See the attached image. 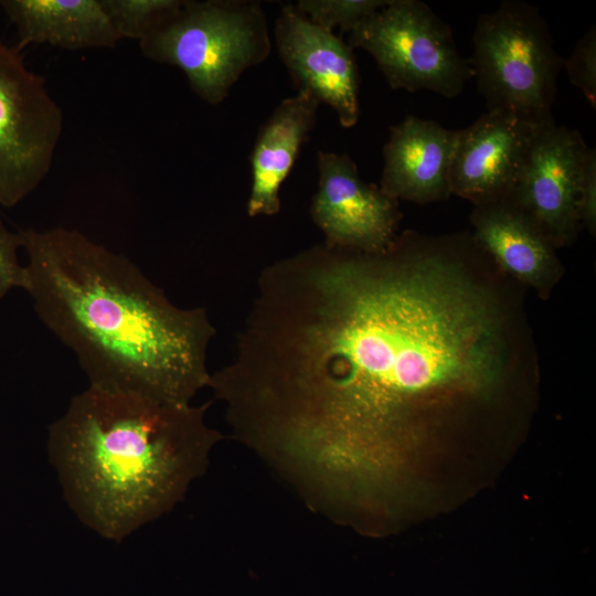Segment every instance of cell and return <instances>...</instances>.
Masks as SVG:
<instances>
[{"label": "cell", "mask_w": 596, "mask_h": 596, "mask_svg": "<svg viewBox=\"0 0 596 596\" xmlns=\"http://www.w3.org/2000/svg\"><path fill=\"white\" fill-rule=\"evenodd\" d=\"M579 225L595 233L596 225V151L588 148L579 189Z\"/></svg>", "instance_id": "20"}, {"label": "cell", "mask_w": 596, "mask_h": 596, "mask_svg": "<svg viewBox=\"0 0 596 596\" xmlns=\"http://www.w3.org/2000/svg\"><path fill=\"white\" fill-rule=\"evenodd\" d=\"M20 248V232L10 231L0 220V301L11 289L24 288L25 267L18 258Z\"/></svg>", "instance_id": "19"}, {"label": "cell", "mask_w": 596, "mask_h": 596, "mask_svg": "<svg viewBox=\"0 0 596 596\" xmlns=\"http://www.w3.org/2000/svg\"><path fill=\"white\" fill-rule=\"evenodd\" d=\"M210 405L94 385L76 394L49 426L47 455L77 519L119 543L170 512L223 438L206 422Z\"/></svg>", "instance_id": "3"}, {"label": "cell", "mask_w": 596, "mask_h": 596, "mask_svg": "<svg viewBox=\"0 0 596 596\" xmlns=\"http://www.w3.org/2000/svg\"><path fill=\"white\" fill-rule=\"evenodd\" d=\"M471 222L473 241L501 269L538 288L555 278L556 246L510 199L475 206Z\"/></svg>", "instance_id": "14"}, {"label": "cell", "mask_w": 596, "mask_h": 596, "mask_svg": "<svg viewBox=\"0 0 596 596\" xmlns=\"http://www.w3.org/2000/svg\"><path fill=\"white\" fill-rule=\"evenodd\" d=\"M123 39L141 41L171 18L183 0H100Z\"/></svg>", "instance_id": "16"}, {"label": "cell", "mask_w": 596, "mask_h": 596, "mask_svg": "<svg viewBox=\"0 0 596 596\" xmlns=\"http://www.w3.org/2000/svg\"><path fill=\"white\" fill-rule=\"evenodd\" d=\"M588 147L576 129L556 123L536 129L509 198L555 246L579 228V189Z\"/></svg>", "instance_id": "8"}, {"label": "cell", "mask_w": 596, "mask_h": 596, "mask_svg": "<svg viewBox=\"0 0 596 596\" xmlns=\"http://www.w3.org/2000/svg\"><path fill=\"white\" fill-rule=\"evenodd\" d=\"M472 46L468 62L489 111L535 126L555 123L552 107L564 58L536 7L502 1L478 18Z\"/></svg>", "instance_id": "5"}, {"label": "cell", "mask_w": 596, "mask_h": 596, "mask_svg": "<svg viewBox=\"0 0 596 596\" xmlns=\"http://www.w3.org/2000/svg\"><path fill=\"white\" fill-rule=\"evenodd\" d=\"M25 290L89 385L191 404L207 386L216 331L204 308H180L126 256L66 227L19 230Z\"/></svg>", "instance_id": "2"}, {"label": "cell", "mask_w": 596, "mask_h": 596, "mask_svg": "<svg viewBox=\"0 0 596 596\" xmlns=\"http://www.w3.org/2000/svg\"><path fill=\"white\" fill-rule=\"evenodd\" d=\"M390 0H299L296 8L316 25L349 33L356 24L385 7Z\"/></svg>", "instance_id": "17"}, {"label": "cell", "mask_w": 596, "mask_h": 596, "mask_svg": "<svg viewBox=\"0 0 596 596\" xmlns=\"http://www.w3.org/2000/svg\"><path fill=\"white\" fill-rule=\"evenodd\" d=\"M319 182L310 215L328 246L380 253L395 238L398 202L364 182L347 153L318 151Z\"/></svg>", "instance_id": "9"}, {"label": "cell", "mask_w": 596, "mask_h": 596, "mask_svg": "<svg viewBox=\"0 0 596 596\" xmlns=\"http://www.w3.org/2000/svg\"><path fill=\"white\" fill-rule=\"evenodd\" d=\"M539 127L505 113L487 110L459 129L449 170L450 193L476 206L508 200Z\"/></svg>", "instance_id": "11"}, {"label": "cell", "mask_w": 596, "mask_h": 596, "mask_svg": "<svg viewBox=\"0 0 596 596\" xmlns=\"http://www.w3.org/2000/svg\"><path fill=\"white\" fill-rule=\"evenodd\" d=\"M19 51L49 44L67 51L114 49L121 40L100 0H0Z\"/></svg>", "instance_id": "15"}, {"label": "cell", "mask_w": 596, "mask_h": 596, "mask_svg": "<svg viewBox=\"0 0 596 596\" xmlns=\"http://www.w3.org/2000/svg\"><path fill=\"white\" fill-rule=\"evenodd\" d=\"M499 299L444 242L315 244L265 266L207 387L236 440L315 511L394 513L440 416L490 400L515 359Z\"/></svg>", "instance_id": "1"}, {"label": "cell", "mask_w": 596, "mask_h": 596, "mask_svg": "<svg viewBox=\"0 0 596 596\" xmlns=\"http://www.w3.org/2000/svg\"><path fill=\"white\" fill-rule=\"evenodd\" d=\"M348 34L347 43L366 51L393 89L453 98L472 78L451 29L425 2L390 0Z\"/></svg>", "instance_id": "6"}, {"label": "cell", "mask_w": 596, "mask_h": 596, "mask_svg": "<svg viewBox=\"0 0 596 596\" xmlns=\"http://www.w3.org/2000/svg\"><path fill=\"white\" fill-rule=\"evenodd\" d=\"M139 47L146 58L182 70L191 89L217 105L246 70L267 58L272 43L256 1L183 0Z\"/></svg>", "instance_id": "4"}, {"label": "cell", "mask_w": 596, "mask_h": 596, "mask_svg": "<svg viewBox=\"0 0 596 596\" xmlns=\"http://www.w3.org/2000/svg\"><path fill=\"white\" fill-rule=\"evenodd\" d=\"M457 135L458 130L414 115L392 126L383 148L381 190L396 201L446 200L451 194L449 170Z\"/></svg>", "instance_id": "12"}, {"label": "cell", "mask_w": 596, "mask_h": 596, "mask_svg": "<svg viewBox=\"0 0 596 596\" xmlns=\"http://www.w3.org/2000/svg\"><path fill=\"white\" fill-rule=\"evenodd\" d=\"M275 42L298 92L329 105L344 128L359 119V73L353 49L306 18L294 4L281 7Z\"/></svg>", "instance_id": "10"}, {"label": "cell", "mask_w": 596, "mask_h": 596, "mask_svg": "<svg viewBox=\"0 0 596 596\" xmlns=\"http://www.w3.org/2000/svg\"><path fill=\"white\" fill-rule=\"evenodd\" d=\"M63 113L15 46L0 39V205L13 207L50 173Z\"/></svg>", "instance_id": "7"}, {"label": "cell", "mask_w": 596, "mask_h": 596, "mask_svg": "<svg viewBox=\"0 0 596 596\" xmlns=\"http://www.w3.org/2000/svg\"><path fill=\"white\" fill-rule=\"evenodd\" d=\"M571 83L596 108V26L593 24L577 41L571 55L564 58Z\"/></svg>", "instance_id": "18"}, {"label": "cell", "mask_w": 596, "mask_h": 596, "mask_svg": "<svg viewBox=\"0 0 596 596\" xmlns=\"http://www.w3.org/2000/svg\"><path fill=\"white\" fill-rule=\"evenodd\" d=\"M319 104L311 94L299 91L284 99L259 129L251 155L248 216L279 212L280 187L316 125Z\"/></svg>", "instance_id": "13"}]
</instances>
